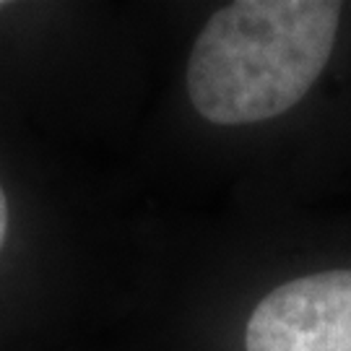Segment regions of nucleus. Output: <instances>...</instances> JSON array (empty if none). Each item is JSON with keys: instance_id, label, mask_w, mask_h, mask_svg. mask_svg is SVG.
Returning <instances> with one entry per match:
<instances>
[{"instance_id": "nucleus-1", "label": "nucleus", "mask_w": 351, "mask_h": 351, "mask_svg": "<svg viewBox=\"0 0 351 351\" xmlns=\"http://www.w3.org/2000/svg\"><path fill=\"white\" fill-rule=\"evenodd\" d=\"M164 130L232 211L351 193V0H226L190 26Z\"/></svg>"}, {"instance_id": "nucleus-2", "label": "nucleus", "mask_w": 351, "mask_h": 351, "mask_svg": "<svg viewBox=\"0 0 351 351\" xmlns=\"http://www.w3.org/2000/svg\"><path fill=\"white\" fill-rule=\"evenodd\" d=\"M0 107V351H68L154 310L175 239L138 234L112 198Z\"/></svg>"}, {"instance_id": "nucleus-3", "label": "nucleus", "mask_w": 351, "mask_h": 351, "mask_svg": "<svg viewBox=\"0 0 351 351\" xmlns=\"http://www.w3.org/2000/svg\"><path fill=\"white\" fill-rule=\"evenodd\" d=\"M154 317L172 351H351V201L180 239Z\"/></svg>"}]
</instances>
